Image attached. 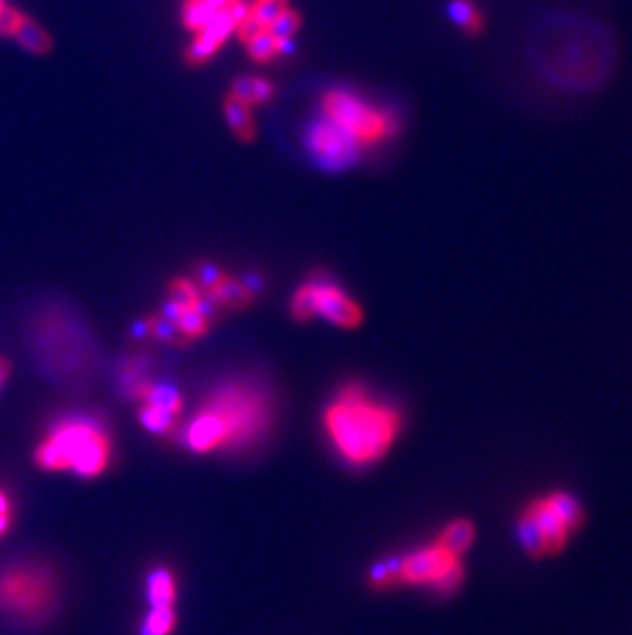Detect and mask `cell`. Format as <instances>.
<instances>
[{
    "label": "cell",
    "instance_id": "obj_1",
    "mask_svg": "<svg viewBox=\"0 0 632 635\" xmlns=\"http://www.w3.org/2000/svg\"><path fill=\"white\" fill-rule=\"evenodd\" d=\"M524 52L538 81L573 95L604 87L618 62L612 29L575 11H552L536 19L526 33Z\"/></svg>",
    "mask_w": 632,
    "mask_h": 635
},
{
    "label": "cell",
    "instance_id": "obj_2",
    "mask_svg": "<svg viewBox=\"0 0 632 635\" xmlns=\"http://www.w3.org/2000/svg\"><path fill=\"white\" fill-rule=\"evenodd\" d=\"M273 424L271 397L249 381L218 385L185 430V444L197 455L241 451L263 440Z\"/></svg>",
    "mask_w": 632,
    "mask_h": 635
},
{
    "label": "cell",
    "instance_id": "obj_3",
    "mask_svg": "<svg viewBox=\"0 0 632 635\" xmlns=\"http://www.w3.org/2000/svg\"><path fill=\"white\" fill-rule=\"evenodd\" d=\"M323 424L345 463L368 467L390 451L403 420L399 409L372 399L364 385L349 383L327 405Z\"/></svg>",
    "mask_w": 632,
    "mask_h": 635
},
{
    "label": "cell",
    "instance_id": "obj_4",
    "mask_svg": "<svg viewBox=\"0 0 632 635\" xmlns=\"http://www.w3.org/2000/svg\"><path fill=\"white\" fill-rule=\"evenodd\" d=\"M113 457V442L101 420L93 416H64L50 424L37 444L33 461L37 469L99 477Z\"/></svg>",
    "mask_w": 632,
    "mask_h": 635
},
{
    "label": "cell",
    "instance_id": "obj_5",
    "mask_svg": "<svg viewBox=\"0 0 632 635\" xmlns=\"http://www.w3.org/2000/svg\"><path fill=\"white\" fill-rule=\"evenodd\" d=\"M58 599V576L42 559L23 557L0 566V615L5 619L37 625L52 617Z\"/></svg>",
    "mask_w": 632,
    "mask_h": 635
},
{
    "label": "cell",
    "instance_id": "obj_6",
    "mask_svg": "<svg viewBox=\"0 0 632 635\" xmlns=\"http://www.w3.org/2000/svg\"><path fill=\"white\" fill-rule=\"evenodd\" d=\"M583 522L579 502L567 492H555L532 502L518 520V541L532 557L559 553Z\"/></svg>",
    "mask_w": 632,
    "mask_h": 635
},
{
    "label": "cell",
    "instance_id": "obj_7",
    "mask_svg": "<svg viewBox=\"0 0 632 635\" xmlns=\"http://www.w3.org/2000/svg\"><path fill=\"white\" fill-rule=\"evenodd\" d=\"M323 111L329 122L345 130L355 142L372 146L399 134L397 116L370 107L345 91H331L323 99Z\"/></svg>",
    "mask_w": 632,
    "mask_h": 635
},
{
    "label": "cell",
    "instance_id": "obj_8",
    "mask_svg": "<svg viewBox=\"0 0 632 635\" xmlns=\"http://www.w3.org/2000/svg\"><path fill=\"white\" fill-rule=\"evenodd\" d=\"M462 578L464 568L460 564V555L450 553L438 543L415 549L397 559L399 584L429 586L438 594H450L462 584Z\"/></svg>",
    "mask_w": 632,
    "mask_h": 635
},
{
    "label": "cell",
    "instance_id": "obj_9",
    "mask_svg": "<svg viewBox=\"0 0 632 635\" xmlns=\"http://www.w3.org/2000/svg\"><path fill=\"white\" fill-rule=\"evenodd\" d=\"M314 284V315H321L329 323L353 329L364 321L362 307L347 296L339 286L327 280H312Z\"/></svg>",
    "mask_w": 632,
    "mask_h": 635
},
{
    "label": "cell",
    "instance_id": "obj_10",
    "mask_svg": "<svg viewBox=\"0 0 632 635\" xmlns=\"http://www.w3.org/2000/svg\"><path fill=\"white\" fill-rule=\"evenodd\" d=\"M310 146L316 157L325 161L329 167L347 165L353 159L355 151H358V142L329 120L312 130Z\"/></svg>",
    "mask_w": 632,
    "mask_h": 635
},
{
    "label": "cell",
    "instance_id": "obj_11",
    "mask_svg": "<svg viewBox=\"0 0 632 635\" xmlns=\"http://www.w3.org/2000/svg\"><path fill=\"white\" fill-rule=\"evenodd\" d=\"M234 29H236V23L228 11L216 13V17L202 31H197L195 42L185 52V62L189 66L206 64L220 50V46L228 40V35Z\"/></svg>",
    "mask_w": 632,
    "mask_h": 635
},
{
    "label": "cell",
    "instance_id": "obj_12",
    "mask_svg": "<svg viewBox=\"0 0 632 635\" xmlns=\"http://www.w3.org/2000/svg\"><path fill=\"white\" fill-rule=\"evenodd\" d=\"M253 292L255 290L249 284L220 274L204 294L214 309H245L253 301Z\"/></svg>",
    "mask_w": 632,
    "mask_h": 635
},
{
    "label": "cell",
    "instance_id": "obj_13",
    "mask_svg": "<svg viewBox=\"0 0 632 635\" xmlns=\"http://www.w3.org/2000/svg\"><path fill=\"white\" fill-rule=\"evenodd\" d=\"M224 116H226L230 130L236 134V138L243 140V142L255 140L257 126H255V120L251 114V107L247 103L228 95L224 99Z\"/></svg>",
    "mask_w": 632,
    "mask_h": 635
},
{
    "label": "cell",
    "instance_id": "obj_14",
    "mask_svg": "<svg viewBox=\"0 0 632 635\" xmlns=\"http://www.w3.org/2000/svg\"><path fill=\"white\" fill-rule=\"evenodd\" d=\"M230 95L236 99H241L249 107L263 105V103L273 99L275 85L267 79H261V77H239L232 83Z\"/></svg>",
    "mask_w": 632,
    "mask_h": 635
},
{
    "label": "cell",
    "instance_id": "obj_15",
    "mask_svg": "<svg viewBox=\"0 0 632 635\" xmlns=\"http://www.w3.org/2000/svg\"><path fill=\"white\" fill-rule=\"evenodd\" d=\"M177 599V582L167 568H156L148 576V601L152 607H173Z\"/></svg>",
    "mask_w": 632,
    "mask_h": 635
},
{
    "label": "cell",
    "instance_id": "obj_16",
    "mask_svg": "<svg viewBox=\"0 0 632 635\" xmlns=\"http://www.w3.org/2000/svg\"><path fill=\"white\" fill-rule=\"evenodd\" d=\"M15 37H17L19 46L25 48L31 54L44 56V54L52 52V37L48 35V31L39 23H35L31 17H27V15L23 17Z\"/></svg>",
    "mask_w": 632,
    "mask_h": 635
},
{
    "label": "cell",
    "instance_id": "obj_17",
    "mask_svg": "<svg viewBox=\"0 0 632 635\" xmlns=\"http://www.w3.org/2000/svg\"><path fill=\"white\" fill-rule=\"evenodd\" d=\"M448 11H450V17L456 21V25L462 27L464 33L468 35L483 33L485 17L474 0H452Z\"/></svg>",
    "mask_w": 632,
    "mask_h": 635
},
{
    "label": "cell",
    "instance_id": "obj_18",
    "mask_svg": "<svg viewBox=\"0 0 632 635\" xmlns=\"http://www.w3.org/2000/svg\"><path fill=\"white\" fill-rule=\"evenodd\" d=\"M474 541V527L470 520H454L440 533L436 543L454 555H462Z\"/></svg>",
    "mask_w": 632,
    "mask_h": 635
},
{
    "label": "cell",
    "instance_id": "obj_19",
    "mask_svg": "<svg viewBox=\"0 0 632 635\" xmlns=\"http://www.w3.org/2000/svg\"><path fill=\"white\" fill-rule=\"evenodd\" d=\"M177 625L173 607H152L144 619L142 635H171Z\"/></svg>",
    "mask_w": 632,
    "mask_h": 635
},
{
    "label": "cell",
    "instance_id": "obj_20",
    "mask_svg": "<svg viewBox=\"0 0 632 635\" xmlns=\"http://www.w3.org/2000/svg\"><path fill=\"white\" fill-rule=\"evenodd\" d=\"M214 7L208 5V0H185L183 5V23L191 31H202L214 17H216Z\"/></svg>",
    "mask_w": 632,
    "mask_h": 635
},
{
    "label": "cell",
    "instance_id": "obj_21",
    "mask_svg": "<svg viewBox=\"0 0 632 635\" xmlns=\"http://www.w3.org/2000/svg\"><path fill=\"white\" fill-rule=\"evenodd\" d=\"M202 298H204V292H200L197 284L187 278H177L169 284V303L177 307L200 305Z\"/></svg>",
    "mask_w": 632,
    "mask_h": 635
},
{
    "label": "cell",
    "instance_id": "obj_22",
    "mask_svg": "<svg viewBox=\"0 0 632 635\" xmlns=\"http://www.w3.org/2000/svg\"><path fill=\"white\" fill-rule=\"evenodd\" d=\"M247 50H249V56L255 62L267 64V62H271L275 56L282 52V42L275 40V37L269 31H263L261 35L255 37V40H251L247 44Z\"/></svg>",
    "mask_w": 632,
    "mask_h": 635
},
{
    "label": "cell",
    "instance_id": "obj_23",
    "mask_svg": "<svg viewBox=\"0 0 632 635\" xmlns=\"http://www.w3.org/2000/svg\"><path fill=\"white\" fill-rule=\"evenodd\" d=\"M290 311H292V317L296 321H300V323H306V321L314 319V284H312V280L302 284L294 292Z\"/></svg>",
    "mask_w": 632,
    "mask_h": 635
},
{
    "label": "cell",
    "instance_id": "obj_24",
    "mask_svg": "<svg viewBox=\"0 0 632 635\" xmlns=\"http://www.w3.org/2000/svg\"><path fill=\"white\" fill-rule=\"evenodd\" d=\"M300 23H302L300 13L288 9V11H284L278 19H275L273 23L267 25V31H269L278 42H288L290 37L300 29Z\"/></svg>",
    "mask_w": 632,
    "mask_h": 635
},
{
    "label": "cell",
    "instance_id": "obj_25",
    "mask_svg": "<svg viewBox=\"0 0 632 635\" xmlns=\"http://www.w3.org/2000/svg\"><path fill=\"white\" fill-rule=\"evenodd\" d=\"M288 0H255L251 5V13L261 19L265 25L273 23L284 11H288Z\"/></svg>",
    "mask_w": 632,
    "mask_h": 635
},
{
    "label": "cell",
    "instance_id": "obj_26",
    "mask_svg": "<svg viewBox=\"0 0 632 635\" xmlns=\"http://www.w3.org/2000/svg\"><path fill=\"white\" fill-rule=\"evenodd\" d=\"M370 582L376 586V588H390V586H397L399 580H397V559H388V562H382L378 564L372 574H370Z\"/></svg>",
    "mask_w": 632,
    "mask_h": 635
},
{
    "label": "cell",
    "instance_id": "obj_27",
    "mask_svg": "<svg viewBox=\"0 0 632 635\" xmlns=\"http://www.w3.org/2000/svg\"><path fill=\"white\" fill-rule=\"evenodd\" d=\"M236 35H239V40L243 42V44H249L251 40H255L257 35H261L263 31H267V25L261 21V19H257L251 11L239 21V25H236Z\"/></svg>",
    "mask_w": 632,
    "mask_h": 635
},
{
    "label": "cell",
    "instance_id": "obj_28",
    "mask_svg": "<svg viewBox=\"0 0 632 635\" xmlns=\"http://www.w3.org/2000/svg\"><path fill=\"white\" fill-rule=\"evenodd\" d=\"M25 13H21L19 9L15 7H5L3 11H0V37H11L17 33L21 21H23Z\"/></svg>",
    "mask_w": 632,
    "mask_h": 635
},
{
    "label": "cell",
    "instance_id": "obj_29",
    "mask_svg": "<svg viewBox=\"0 0 632 635\" xmlns=\"http://www.w3.org/2000/svg\"><path fill=\"white\" fill-rule=\"evenodd\" d=\"M13 520H15L13 500L3 488H0V539L9 533V529L13 527Z\"/></svg>",
    "mask_w": 632,
    "mask_h": 635
},
{
    "label": "cell",
    "instance_id": "obj_30",
    "mask_svg": "<svg viewBox=\"0 0 632 635\" xmlns=\"http://www.w3.org/2000/svg\"><path fill=\"white\" fill-rule=\"evenodd\" d=\"M9 377H11V364L7 358L0 356V389H3V385L7 383Z\"/></svg>",
    "mask_w": 632,
    "mask_h": 635
},
{
    "label": "cell",
    "instance_id": "obj_31",
    "mask_svg": "<svg viewBox=\"0 0 632 635\" xmlns=\"http://www.w3.org/2000/svg\"><path fill=\"white\" fill-rule=\"evenodd\" d=\"M234 3L236 0H208V5L214 7L216 11H228Z\"/></svg>",
    "mask_w": 632,
    "mask_h": 635
},
{
    "label": "cell",
    "instance_id": "obj_32",
    "mask_svg": "<svg viewBox=\"0 0 632 635\" xmlns=\"http://www.w3.org/2000/svg\"><path fill=\"white\" fill-rule=\"evenodd\" d=\"M239 3H243V5H247L251 9V5L255 3V0H239Z\"/></svg>",
    "mask_w": 632,
    "mask_h": 635
},
{
    "label": "cell",
    "instance_id": "obj_33",
    "mask_svg": "<svg viewBox=\"0 0 632 635\" xmlns=\"http://www.w3.org/2000/svg\"><path fill=\"white\" fill-rule=\"evenodd\" d=\"M7 7V0H0V11H3Z\"/></svg>",
    "mask_w": 632,
    "mask_h": 635
}]
</instances>
